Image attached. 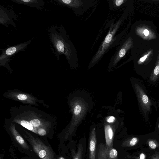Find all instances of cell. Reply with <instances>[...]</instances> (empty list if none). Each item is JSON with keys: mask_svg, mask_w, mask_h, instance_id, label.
Here are the masks:
<instances>
[{"mask_svg": "<svg viewBox=\"0 0 159 159\" xmlns=\"http://www.w3.org/2000/svg\"><path fill=\"white\" fill-rule=\"evenodd\" d=\"M10 113L11 122L41 136L50 131L56 120L55 116L30 105L12 107Z\"/></svg>", "mask_w": 159, "mask_h": 159, "instance_id": "obj_1", "label": "cell"}, {"mask_svg": "<svg viewBox=\"0 0 159 159\" xmlns=\"http://www.w3.org/2000/svg\"><path fill=\"white\" fill-rule=\"evenodd\" d=\"M48 31L55 56L59 60L60 56L64 55L71 67L76 66L78 61L76 49L64 27L61 25L51 26Z\"/></svg>", "mask_w": 159, "mask_h": 159, "instance_id": "obj_2", "label": "cell"}, {"mask_svg": "<svg viewBox=\"0 0 159 159\" xmlns=\"http://www.w3.org/2000/svg\"><path fill=\"white\" fill-rule=\"evenodd\" d=\"M130 81L136 97L139 111L143 119L148 122L153 108L156 110L159 108V102L152 95L145 81L135 77H132Z\"/></svg>", "mask_w": 159, "mask_h": 159, "instance_id": "obj_3", "label": "cell"}, {"mask_svg": "<svg viewBox=\"0 0 159 159\" xmlns=\"http://www.w3.org/2000/svg\"><path fill=\"white\" fill-rule=\"evenodd\" d=\"M123 19L121 17L116 23L111 25L109 31L90 62L89 67H91L101 59L104 55L112 48L119 44L121 36L120 34L115 36L121 25Z\"/></svg>", "mask_w": 159, "mask_h": 159, "instance_id": "obj_4", "label": "cell"}, {"mask_svg": "<svg viewBox=\"0 0 159 159\" xmlns=\"http://www.w3.org/2000/svg\"><path fill=\"white\" fill-rule=\"evenodd\" d=\"M23 136L32 146L33 149L41 159H56L52 148L46 145L40 140L24 130Z\"/></svg>", "mask_w": 159, "mask_h": 159, "instance_id": "obj_5", "label": "cell"}, {"mask_svg": "<svg viewBox=\"0 0 159 159\" xmlns=\"http://www.w3.org/2000/svg\"><path fill=\"white\" fill-rule=\"evenodd\" d=\"M3 96L7 98L19 102L24 104L39 107V103H40L47 108L49 107L48 105L43 100L39 99L30 93L23 92L17 89L8 90L3 93Z\"/></svg>", "mask_w": 159, "mask_h": 159, "instance_id": "obj_6", "label": "cell"}, {"mask_svg": "<svg viewBox=\"0 0 159 159\" xmlns=\"http://www.w3.org/2000/svg\"><path fill=\"white\" fill-rule=\"evenodd\" d=\"M31 40L16 45L2 49V54L0 56V66L6 67L10 73L12 70L9 65L10 58L12 57L20 51H24L30 43Z\"/></svg>", "mask_w": 159, "mask_h": 159, "instance_id": "obj_7", "label": "cell"}, {"mask_svg": "<svg viewBox=\"0 0 159 159\" xmlns=\"http://www.w3.org/2000/svg\"><path fill=\"white\" fill-rule=\"evenodd\" d=\"M59 4L71 8L75 14L82 15L96 4V0H55Z\"/></svg>", "mask_w": 159, "mask_h": 159, "instance_id": "obj_8", "label": "cell"}, {"mask_svg": "<svg viewBox=\"0 0 159 159\" xmlns=\"http://www.w3.org/2000/svg\"><path fill=\"white\" fill-rule=\"evenodd\" d=\"M129 39L122 43L116 49L114 55L112 57L109 67H114L116 65L120 59L124 56L128 48L129 47Z\"/></svg>", "mask_w": 159, "mask_h": 159, "instance_id": "obj_9", "label": "cell"}, {"mask_svg": "<svg viewBox=\"0 0 159 159\" xmlns=\"http://www.w3.org/2000/svg\"><path fill=\"white\" fill-rule=\"evenodd\" d=\"M5 120L8 129L16 141L24 149L28 150L29 149L28 145L16 129L14 123L10 121L9 118H6Z\"/></svg>", "mask_w": 159, "mask_h": 159, "instance_id": "obj_10", "label": "cell"}, {"mask_svg": "<svg viewBox=\"0 0 159 159\" xmlns=\"http://www.w3.org/2000/svg\"><path fill=\"white\" fill-rule=\"evenodd\" d=\"M118 152L115 148L108 149L106 145L101 143L97 159H117Z\"/></svg>", "mask_w": 159, "mask_h": 159, "instance_id": "obj_11", "label": "cell"}, {"mask_svg": "<svg viewBox=\"0 0 159 159\" xmlns=\"http://www.w3.org/2000/svg\"><path fill=\"white\" fill-rule=\"evenodd\" d=\"M0 22L6 27L7 25L11 24L14 27L16 28V25L12 20V18L15 19V14L11 11H9L0 5Z\"/></svg>", "mask_w": 159, "mask_h": 159, "instance_id": "obj_12", "label": "cell"}, {"mask_svg": "<svg viewBox=\"0 0 159 159\" xmlns=\"http://www.w3.org/2000/svg\"><path fill=\"white\" fill-rule=\"evenodd\" d=\"M97 144L96 135L95 128L93 129L89 138V159H96V150Z\"/></svg>", "mask_w": 159, "mask_h": 159, "instance_id": "obj_13", "label": "cell"}, {"mask_svg": "<svg viewBox=\"0 0 159 159\" xmlns=\"http://www.w3.org/2000/svg\"><path fill=\"white\" fill-rule=\"evenodd\" d=\"M104 132L106 145L108 149L113 148L114 139V131L112 127L109 125H106L104 126Z\"/></svg>", "mask_w": 159, "mask_h": 159, "instance_id": "obj_14", "label": "cell"}, {"mask_svg": "<svg viewBox=\"0 0 159 159\" xmlns=\"http://www.w3.org/2000/svg\"><path fill=\"white\" fill-rule=\"evenodd\" d=\"M14 2L39 9L42 7L44 2L42 0H11Z\"/></svg>", "mask_w": 159, "mask_h": 159, "instance_id": "obj_15", "label": "cell"}, {"mask_svg": "<svg viewBox=\"0 0 159 159\" xmlns=\"http://www.w3.org/2000/svg\"><path fill=\"white\" fill-rule=\"evenodd\" d=\"M124 0H109L108 2L110 10H119L125 2Z\"/></svg>", "mask_w": 159, "mask_h": 159, "instance_id": "obj_16", "label": "cell"}, {"mask_svg": "<svg viewBox=\"0 0 159 159\" xmlns=\"http://www.w3.org/2000/svg\"><path fill=\"white\" fill-rule=\"evenodd\" d=\"M83 147L81 144H79L78 147L77 152H75L74 150L71 151L73 159H82Z\"/></svg>", "mask_w": 159, "mask_h": 159, "instance_id": "obj_17", "label": "cell"}, {"mask_svg": "<svg viewBox=\"0 0 159 159\" xmlns=\"http://www.w3.org/2000/svg\"><path fill=\"white\" fill-rule=\"evenodd\" d=\"M81 107L79 105H77L73 109V113L74 116H77L81 112Z\"/></svg>", "mask_w": 159, "mask_h": 159, "instance_id": "obj_18", "label": "cell"}, {"mask_svg": "<svg viewBox=\"0 0 159 159\" xmlns=\"http://www.w3.org/2000/svg\"><path fill=\"white\" fill-rule=\"evenodd\" d=\"M137 139L136 137L132 138L130 141V144L131 146L134 145L137 142Z\"/></svg>", "mask_w": 159, "mask_h": 159, "instance_id": "obj_19", "label": "cell"}, {"mask_svg": "<svg viewBox=\"0 0 159 159\" xmlns=\"http://www.w3.org/2000/svg\"><path fill=\"white\" fill-rule=\"evenodd\" d=\"M115 120V118L113 116H110L107 119V121L109 123L113 122Z\"/></svg>", "mask_w": 159, "mask_h": 159, "instance_id": "obj_20", "label": "cell"}, {"mask_svg": "<svg viewBox=\"0 0 159 159\" xmlns=\"http://www.w3.org/2000/svg\"><path fill=\"white\" fill-rule=\"evenodd\" d=\"M148 144L150 147L152 149H154L156 148V144L152 141H150Z\"/></svg>", "mask_w": 159, "mask_h": 159, "instance_id": "obj_21", "label": "cell"}, {"mask_svg": "<svg viewBox=\"0 0 159 159\" xmlns=\"http://www.w3.org/2000/svg\"><path fill=\"white\" fill-rule=\"evenodd\" d=\"M147 57V55H145V56H144V57H143L142 58H141L140 59V61L141 62H143V61H144L146 59V58Z\"/></svg>", "mask_w": 159, "mask_h": 159, "instance_id": "obj_22", "label": "cell"}, {"mask_svg": "<svg viewBox=\"0 0 159 159\" xmlns=\"http://www.w3.org/2000/svg\"><path fill=\"white\" fill-rule=\"evenodd\" d=\"M149 33V31L147 30H145L144 31V34L146 36H147L148 35Z\"/></svg>", "mask_w": 159, "mask_h": 159, "instance_id": "obj_23", "label": "cell"}, {"mask_svg": "<svg viewBox=\"0 0 159 159\" xmlns=\"http://www.w3.org/2000/svg\"><path fill=\"white\" fill-rule=\"evenodd\" d=\"M140 159H144L145 155L143 153L141 154L140 156Z\"/></svg>", "mask_w": 159, "mask_h": 159, "instance_id": "obj_24", "label": "cell"}, {"mask_svg": "<svg viewBox=\"0 0 159 159\" xmlns=\"http://www.w3.org/2000/svg\"><path fill=\"white\" fill-rule=\"evenodd\" d=\"M0 159H2V157H1V156H0Z\"/></svg>", "mask_w": 159, "mask_h": 159, "instance_id": "obj_25", "label": "cell"}]
</instances>
